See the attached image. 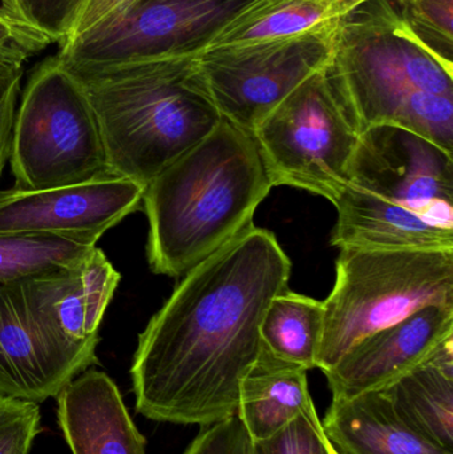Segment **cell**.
<instances>
[{
    "label": "cell",
    "mask_w": 453,
    "mask_h": 454,
    "mask_svg": "<svg viewBox=\"0 0 453 454\" xmlns=\"http://www.w3.org/2000/svg\"><path fill=\"white\" fill-rule=\"evenodd\" d=\"M260 331L265 351L309 372L318 362L324 303L287 288L269 304Z\"/></svg>",
    "instance_id": "20"
},
{
    "label": "cell",
    "mask_w": 453,
    "mask_h": 454,
    "mask_svg": "<svg viewBox=\"0 0 453 454\" xmlns=\"http://www.w3.org/2000/svg\"><path fill=\"white\" fill-rule=\"evenodd\" d=\"M36 403L0 396V454H29L42 434Z\"/></svg>",
    "instance_id": "25"
},
{
    "label": "cell",
    "mask_w": 453,
    "mask_h": 454,
    "mask_svg": "<svg viewBox=\"0 0 453 454\" xmlns=\"http://www.w3.org/2000/svg\"><path fill=\"white\" fill-rule=\"evenodd\" d=\"M96 349L66 343L32 315L16 285L0 286V396L36 404L56 399L98 364Z\"/></svg>",
    "instance_id": "12"
},
{
    "label": "cell",
    "mask_w": 453,
    "mask_h": 454,
    "mask_svg": "<svg viewBox=\"0 0 453 454\" xmlns=\"http://www.w3.org/2000/svg\"><path fill=\"white\" fill-rule=\"evenodd\" d=\"M56 416L72 454H148L119 387L103 371L90 368L64 387Z\"/></svg>",
    "instance_id": "15"
},
{
    "label": "cell",
    "mask_w": 453,
    "mask_h": 454,
    "mask_svg": "<svg viewBox=\"0 0 453 454\" xmlns=\"http://www.w3.org/2000/svg\"><path fill=\"white\" fill-rule=\"evenodd\" d=\"M386 389L418 431L453 450V339Z\"/></svg>",
    "instance_id": "18"
},
{
    "label": "cell",
    "mask_w": 453,
    "mask_h": 454,
    "mask_svg": "<svg viewBox=\"0 0 453 454\" xmlns=\"http://www.w3.org/2000/svg\"><path fill=\"white\" fill-rule=\"evenodd\" d=\"M249 454H340L324 434L318 413L302 416L270 439L250 442Z\"/></svg>",
    "instance_id": "24"
},
{
    "label": "cell",
    "mask_w": 453,
    "mask_h": 454,
    "mask_svg": "<svg viewBox=\"0 0 453 454\" xmlns=\"http://www.w3.org/2000/svg\"><path fill=\"white\" fill-rule=\"evenodd\" d=\"M250 437L238 416L201 427L183 454H249Z\"/></svg>",
    "instance_id": "27"
},
{
    "label": "cell",
    "mask_w": 453,
    "mask_h": 454,
    "mask_svg": "<svg viewBox=\"0 0 453 454\" xmlns=\"http://www.w3.org/2000/svg\"><path fill=\"white\" fill-rule=\"evenodd\" d=\"M85 0H2L3 10L44 34L52 43L66 42Z\"/></svg>",
    "instance_id": "23"
},
{
    "label": "cell",
    "mask_w": 453,
    "mask_h": 454,
    "mask_svg": "<svg viewBox=\"0 0 453 454\" xmlns=\"http://www.w3.org/2000/svg\"><path fill=\"white\" fill-rule=\"evenodd\" d=\"M10 161L19 191L116 177L87 92L58 55L40 61L27 80Z\"/></svg>",
    "instance_id": "7"
},
{
    "label": "cell",
    "mask_w": 453,
    "mask_h": 454,
    "mask_svg": "<svg viewBox=\"0 0 453 454\" xmlns=\"http://www.w3.org/2000/svg\"><path fill=\"white\" fill-rule=\"evenodd\" d=\"M24 64L0 61V175L11 156Z\"/></svg>",
    "instance_id": "28"
},
{
    "label": "cell",
    "mask_w": 453,
    "mask_h": 454,
    "mask_svg": "<svg viewBox=\"0 0 453 454\" xmlns=\"http://www.w3.org/2000/svg\"><path fill=\"white\" fill-rule=\"evenodd\" d=\"M137 2L140 0H85L76 20H74V27H72L71 35L66 40L74 39V37L90 31L93 27L117 15L121 11L127 10L128 7Z\"/></svg>",
    "instance_id": "29"
},
{
    "label": "cell",
    "mask_w": 453,
    "mask_h": 454,
    "mask_svg": "<svg viewBox=\"0 0 453 454\" xmlns=\"http://www.w3.org/2000/svg\"><path fill=\"white\" fill-rule=\"evenodd\" d=\"M332 204L337 247L453 250L452 153L402 128H370Z\"/></svg>",
    "instance_id": "4"
},
{
    "label": "cell",
    "mask_w": 453,
    "mask_h": 454,
    "mask_svg": "<svg viewBox=\"0 0 453 454\" xmlns=\"http://www.w3.org/2000/svg\"><path fill=\"white\" fill-rule=\"evenodd\" d=\"M290 274L276 235L252 225L183 275L138 336L136 412L199 427L236 415L242 379L262 351L261 323Z\"/></svg>",
    "instance_id": "1"
},
{
    "label": "cell",
    "mask_w": 453,
    "mask_h": 454,
    "mask_svg": "<svg viewBox=\"0 0 453 454\" xmlns=\"http://www.w3.org/2000/svg\"><path fill=\"white\" fill-rule=\"evenodd\" d=\"M120 278L105 254L96 247L76 266L13 285L45 328L66 343L98 348V330Z\"/></svg>",
    "instance_id": "14"
},
{
    "label": "cell",
    "mask_w": 453,
    "mask_h": 454,
    "mask_svg": "<svg viewBox=\"0 0 453 454\" xmlns=\"http://www.w3.org/2000/svg\"><path fill=\"white\" fill-rule=\"evenodd\" d=\"M252 133L217 127L146 185L149 266L180 278L253 225L273 189Z\"/></svg>",
    "instance_id": "3"
},
{
    "label": "cell",
    "mask_w": 453,
    "mask_h": 454,
    "mask_svg": "<svg viewBox=\"0 0 453 454\" xmlns=\"http://www.w3.org/2000/svg\"><path fill=\"white\" fill-rule=\"evenodd\" d=\"M316 368L326 372L367 336L431 304L453 306V250L340 248L324 301Z\"/></svg>",
    "instance_id": "6"
},
{
    "label": "cell",
    "mask_w": 453,
    "mask_h": 454,
    "mask_svg": "<svg viewBox=\"0 0 453 454\" xmlns=\"http://www.w3.org/2000/svg\"><path fill=\"white\" fill-rule=\"evenodd\" d=\"M253 136L273 186L334 202L348 184L361 133L322 69L279 103Z\"/></svg>",
    "instance_id": "8"
},
{
    "label": "cell",
    "mask_w": 453,
    "mask_h": 454,
    "mask_svg": "<svg viewBox=\"0 0 453 454\" xmlns=\"http://www.w3.org/2000/svg\"><path fill=\"white\" fill-rule=\"evenodd\" d=\"M316 412L308 371L277 359L262 348L242 379L237 413L250 442L270 439L302 416Z\"/></svg>",
    "instance_id": "17"
},
{
    "label": "cell",
    "mask_w": 453,
    "mask_h": 454,
    "mask_svg": "<svg viewBox=\"0 0 453 454\" xmlns=\"http://www.w3.org/2000/svg\"><path fill=\"white\" fill-rule=\"evenodd\" d=\"M98 246L68 238L35 232L0 234V286L76 266Z\"/></svg>",
    "instance_id": "21"
},
{
    "label": "cell",
    "mask_w": 453,
    "mask_h": 454,
    "mask_svg": "<svg viewBox=\"0 0 453 454\" xmlns=\"http://www.w3.org/2000/svg\"><path fill=\"white\" fill-rule=\"evenodd\" d=\"M321 421L340 454H453L418 431L387 389L332 399Z\"/></svg>",
    "instance_id": "16"
},
{
    "label": "cell",
    "mask_w": 453,
    "mask_h": 454,
    "mask_svg": "<svg viewBox=\"0 0 453 454\" xmlns=\"http://www.w3.org/2000/svg\"><path fill=\"white\" fill-rule=\"evenodd\" d=\"M337 20L329 0H252L210 37L201 52L297 36Z\"/></svg>",
    "instance_id": "19"
},
{
    "label": "cell",
    "mask_w": 453,
    "mask_h": 454,
    "mask_svg": "<svg viewBox=\"0 0 453 454\" xmlns=\"http://www.w3.org/2000/svg\"><path fill=\"white\" fill-rule=\"evenodd\" d=\"M146 186L105 177L43 191L0 192V234L35 232L98 246V239L137 212Z\"/></svg>",
    "instance_id": "11"
},
{
    "label": "cell",
    "mask_w": 453,
    "mask_h": 454,
    "mask_svg": "<svg viewBox=\"0 0 453 454\" xmlns=\"http://www.w3.org/2000/svg\"><path fill=\"white\" fill-rule=\"evenodd\" d=\"M334 23L297 36L201 52L221 117L253 135L293 90L326 68Z\"/></svg>",
    "instance_id": "10"
},
{
    "label": "cell",
    "mask_w": 453,
    "mask_h": 454,
    "mask_svg": "<svg viewBox=\"0 0 453 454\" xmlns=\"http://www.w3.org/2000/svg\"><path fill=\"white\" fill-rule=\"evenodd\" d=\"M252 0H140L60 44L69 71L119 68L201 52L210 37Z\"/></svg>",
    "instance_id": "9"
},
{
    "label": "cell",
    "mask_w": 453,
    "mask_h": 454,
    "mask_svg": "<svg viewBox=\"0 0 453 454\" xmlns=\"http://www.w3.org/2000/svg\"><path fill=\"white\" fill-rule=\"evenodd\" d=\"M184 53L119 68L68 71L98 116L116 177L148 185L221 121L199 63Z\"/></svg>",
    "instance_id": "5"
},
{
    "label": "cell",
    "mask_w": 453,
    "mask_h": 454,
    "mask_svg": "<svg viewBox=\"0 0 453 454\" xmlns=\"http://www.w3.org/2000/svg\"><path fill=\"white\" fill-rule=\"evenodd\" d=\"M324 72L361 135L398 127L453 153V63L410 31L394 0H370L335 21Z\"/></svg>",
    "instance_id": "2"
},
{
    "label": "cell",
    "mask_w": 453,
    "mask_h": 454,
    "mask_svg": "<svg viewBox=\"0 0 453 454\" xmlns=\"http://www.w3.org/2000/svg\"><path fill=\"white\" fill-rule=\"evenodd\" d=\"M51 44L50 37L21 23L0 5V61L24 64Z\"/></svg>",
    "instance_id": "26"
},
{
    "label": "cell",
    "mask_w": 453,
    "mask_h": 454,
    "mask_svg": "<svg viewBox=\"0 0 453 454\" xmlns=\"http://www.w3.org/2000/svg\"><path fill=\"white\" fill-rule=\"evenodd\" d=\"M410 31L441 60L453 63V0H394Z\"/></svg>",
    "instance_id": "22"
},
{
    "label": "cell",
    "mask_w": 453,
    "mask_h": 454,
    "mask_svg": "<svg viewBox=\"0 0 453 454\" xmlns=\"http://www.w3.org/2000/svg\"><path fill=\"white\" fill-rule=\"evenodd\" d=\"M451 339L453 306L431 304L418 309L359 341L324 372L332 399H351L388 388Z\"/></svg>",
    "instance_id": "13"
},
{
    "label": "cell",
    "mask_w": 453,
    "mask_h": 454,
    "mask_svg": "<svg viewBox=\"0 0 453 454\" xmlns=\"http://www.w3.org/2000/svg\"><path fill=\"white\" fill-rule=\"evenodd\" d=\"M329 2L330 7H332V18L337 20V19L353 12L354 10L361 7L364 3L370 2V0H329Z\"/></svg>",
    "instance_id": "30"
}]
</instances>
